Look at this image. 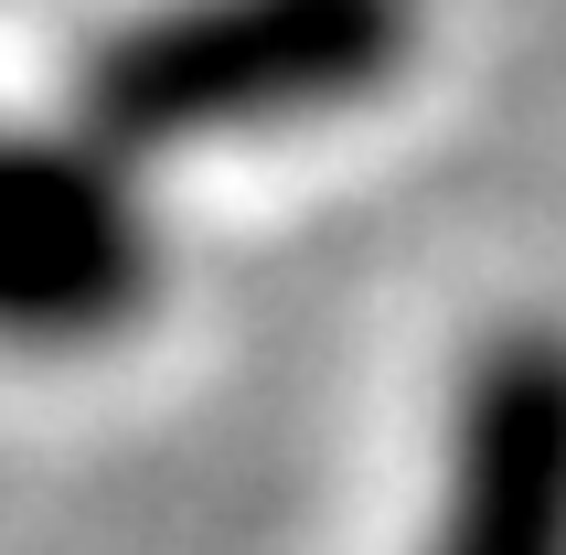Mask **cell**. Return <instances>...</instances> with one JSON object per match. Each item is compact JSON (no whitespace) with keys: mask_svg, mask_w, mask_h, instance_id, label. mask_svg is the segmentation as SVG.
I'll list each match as a JSON object with an SVG mask.
<instances>
[{"mask_svg":"<svg viewBox=\"0 0 566 555\" xmlns=\"http://www.w3.org/2000/svg\"><path fill=\"white\" fill-rule=\"evenodd\" d=\"M417 555H566V321H503L460 364Z\"/></svg>","mask_w":566,"mask_h":555,"instance_id":"cell-3","label":"cell"},{"mask_svg":"<svg viewBox=\"0 0 566 555\" xmlns=\"http://www.w3.org/2000/svg\"><path fill=\"white\" fill-rule=\"evenodd\" d=\"M160 300L150 182L75 118H0V353H96Z\"/></svg>","mask_w":566,"mask_h":555,"instance_id":"cell-2","label":"cell"},{"mask_svg":"<svg viewBox=\"0 0 566 555\" xmlns=\"http://www.w3.org/2000/svg\"><path fill=\"white\" fill-rule=\"evenodd\" d=\"M428 43V0H139L86 32L64 118L128 171L182 150H235L268 128L375 107Z\"/></svg>","mask_w":566,"mask_h":555,"instance_id":"cell-1","label":"cell"}]
</instances>
